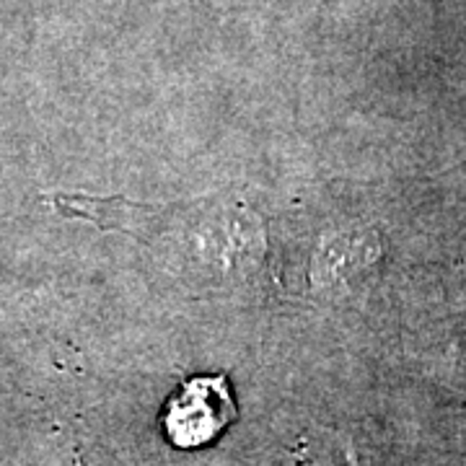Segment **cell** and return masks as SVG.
<instances>
[{"label":"cell","mask_w":466,"mask_h":466,"mask_svg":"<svg viewBox=\"0 0 466 466\" xmlns=\"http://www.w3.org/2000/svg\"><path fill=\"white\" fill-rule=\"evenodd\" d=\"M55 210L66 218L88 220L101 231H122L130 236H148L158 226L161 205H146L125 198H91V195H47Z\"/></svg>","instance_id":"7a4b0ae2"},{"label":"cell","mask_w":466,"mask_h":466,"mask_svg":"<svg viewBox=\"0 0 466 466\" xmlns=\"http://www.w3.org/2000/svg\"><path fill=\"white\" fill-rule=\"evenodd\" d=\"M236 415L231 383L223 373L195 376L168 400L164 433L177 449H202L226 433Z\"/></svg>","instance_id":"6da1fadb"}]
</instances>
